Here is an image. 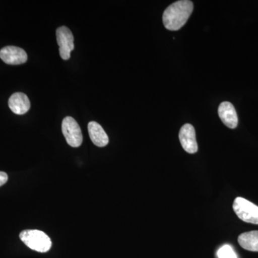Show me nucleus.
Masks as SVG:
<instances>
[{
	"label": "nucleus",
	"mask_w": 258,
	"mask_h": 258,
	"mask_svg": "<svg viewBox=\"0 0 258 258\" xmlns=\"http://www.w3.org/2000/svg\"><path fill=\"white\" fill-rule=\"evenodd\" d=\"M20 238L29 248L42 253L48 252L52 247L50 237L42 231L24 230L20 234Z\"/></svg>",
	"instance_id": "f03ea898"
},
{
	"label": "nucleus",
	"mask_w": 258,
	"mask_h": 258,
	"mask_svg": "<svg viewBox=\"0 0 258 258\" xmlns=\"http://www.w3.org/2000/svg\"><path fill=\"white\" fill-rule=\"evenodd\" d=\"M56 37L59 45L61 58L69 60L71 53L74 50V37L72 32L67 27H60L56 30Z\"/></svg>",
	"instance_id": "39448f33"
},
{
	"label": "nucleus",
	"mask_w": 258,
	"mask_h": 258,
	"mask_svg": "<svg viewBox=\"0 0 258 258\" xmlns=\"http://www.w3.org/2000/svg\"><path fill=\"white\" fill-rule=\"evenodd\" d=\"M192 2L181 0L168 7L163 15V23L167 30L176 31L182 28L193 11Z\"/></svg>",
	"instance_id": "f257e3e1"
},
{
	"label": "nucleus",
	"mask_w": 258,
	"mask_h": 258,
	"mask_svg": "<svg viewBox=\"0 0 258 258\" xmlns=\"http://www.w3.org/2000/svg\"><path fill=\"white\" fill-rule=\"evenodd\" d=\"M217 256H218V258H237L235 251L228 244H225L219 249Z\"/></svg>",
	"instance_id": "f8f14e48"
},
{
	"label": "nucleus",
	"mask_w": 258,
	"mask_h": 258,
	"mask_svg": "<svg viewBox=\"0 0 258 258\" xmlns=\"http://www.w3.org/2000/svg\"><path fill=\"white\" fill-rule=\"evenodd\" d=\"M8 180V176L4 171H0V186L6 184Z\"/></svg>",
	"instance_id": "ddd939ff"
},
{
	"label": "nucleus",
	"mask_w": 258,
	"mask_h": 258,
	"mask_svg": "<svg viewBox=\"0 0 258 258\" xmlns=\"http://www.w3.org/2000/svg\"><path fill=\"white\" fill-rule=\"evenodd\" d=\"M0 58L8 64H21L28 60V55L23 49L15 46H7L0 50Z\"/></svg>",
	"instance_id": "0eeeda50"
},
{
	"label": "nucleus",
	"mask_w": 258,
	"mask_h": 258,
	"mask_svg": "<svg viewBox=\"0 0 258 258\" xmlns=\"http://www.w3.org/2000/svg\"><path fill=\"white\" fill-rule=\"evenodd\" d=\"M238 242L244 249L258 252V231L244 232L238 237Z\"/></svg>",
	"instance_id": "9b49d317"
},
{
	"label": "nucleus",
	"mask_w": 258,
	"mask_h": 258,
	"mask_svg": "<svg viewBox=\"0 0 258 258\" xmlns=\"http://www.w3.org/2000/svg\"><path fill=\"white\" fill-rule=\"evenodd\" d=\"M218 114L224 124L228 128L234 129L238 124V118L235 107L230 102H222L218 108Z\"/></svg>",
	"instance_id": "6e6552de"
},
{
	"label": "nucleus",
	"mask_w": 258,
	"mask_h": 258,
	"mask_svg": "<svg viewBox=\"0 0 258 258\" xmlns=\"http://www.w3.org/2000/svg\"><path fill=\"white\" fill-rule=\"evenodd\" d=\"M62 132L68 144L79 147L82 144L83 134L79 123L71 116L66 117L62 122Z\"/></svg>",
	"instance_id": "20e7f679"
},
{
	"label": "nucleus",
	"mask_w": 258,
	"mask_h": 258,
	"mask_svg": "<svg viewBox=\"0 0 258 258\" xmlns=\"http://www.w3.org/2000/svg\"><path fill=\"white\" fill-rule=\"evenodd\" d=\"M234 212L243 222L258 225V207L246 199L235 198L233 205Z\"/></svg>",
	"instance_id": "7ed1b4c3"
},
{
	"label": "nucleus",
	"mask_w": 258,
	"mask_h": 258,
	"mask_svg": "<svg viewBox=\"0 0 258 258\" xmlns=\"http://www.w3.org/2000/svg\"><path fill=\"white\" fill-rule=\"evenodd\" d=\"M179 141L181 147L189 154H195L198 151L196 133L192 125L186 123L181 127L179 132Z\"/></svg>",
	"instance_id": "423d86ee"
},
{
	"label": "nucleus",
	"mask_w": 258,
	"mask_h": 258,
	"mask_svg": "<svg viewBox=\"0 0 258 258\" xmlns=\"http://www.w3.org/2000/svg\"><path fill=\"white\" fill-rule=\"evenodd\" d=\"M88 129L90 139L97 147H106L109 142L108 135L99 123L95 121L90 122L88 125Z\"/></svg>",
	"instance_id": "9d476101"
},
{
	"label": "nucleus",
	"mask_w": 258,
	"mask_h": 258,
	"mask_svg": "<svg viewBox=\"0 0 258 258\" xmlns=\"http://www.w3.org/2000/svg\"><path fill=\"white\" fill-rule=\"evenodd\" d=\"M8 104L11 111L15 114L23 115L30 108V102L25 93H15L10 96Z\"/></svg>",
	"instance_id": "1a4fd4ad"
}]
</instances>
